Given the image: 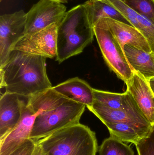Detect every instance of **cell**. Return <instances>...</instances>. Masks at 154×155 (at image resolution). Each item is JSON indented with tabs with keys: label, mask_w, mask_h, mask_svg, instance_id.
Listing matches in <instances>:
<instances>
[{
	"label": "cell",
	"mask_w": 154,
	"mask_h": 155,
	"mask_svg": "<svg viewBox=\"0 0 154 155\" xmlns=\"http://www.w3.org/2000/svg\"><path fill=\"white\" fill-rule=\"evenodd\" d=\"M27 105L37 115L30 138L35 142L79 124L86 106L48 88L28 98Z\"/></svg>",
	"instance_id": "cell-1"
},
{
	"label": "cell",
	"mask_w": 154,
	"mask_h": 155,
	"mask_svg": "<svg viewBox=\"0 0 154 155\" xmlns=\"http://www.w3.org/2000/svg\"><path fill=\"white\" fill-rule=\"evenodd\" d=\"M46 59L20 51H11L7 61L0 67L1 88L28 98L52 87L47 74Z\"/></svg>",
	"instance_id": "cell-2"
},
{
	"label": "cell",
	"mask_w": 154,
	"mask_h": 155,
	"mask_svg": "<svg viewBox=\"0 0 154 155\" xmlns=\"http://www.w3.org/2000/svg\"><path fill=\"white\" fill-rule=\"evenodd\" d=\"M94 36L93 27L89 20L84 4L67 11L57 25L56 61L61 63L80 54L92 42Z\"/></svg>",
	"instance_id": "cell-3"
},
{
	"label": "cell",
	"mask_w": 154,
	"mask_h": 155,
	"mask_svg": "<svg viewBox=\"0 0 154 155\" xmlns=\"http://www.w3.org/2000/svg\"><path fill=\"white\" fill-rule=\"evenodd\" d=\"M36 143L48 155H96L99 150L96 133L80 123L56 131Z\"/></svg>",
	"instance_id": "cell-4"
},
{
	"label": "cell",
	"mask_w": 154,
	"mask_h": 155,
	"mask_svg": "<svg viewBox=\"0 0 154 155\" xmlns=\"http://www.w3.org/2000/svg\"><path fill=\"white\" fill-rule=\"evenodd\" d=\"M93 30L107 65L126 84L133 76V71L123 48L102 19L94 25Z\"/></svg>",
	"instance_id": "cell-5"
},
{
	"label": "cell",
	"mask_w": 154,
	"mask_h": 155,
	"mask_svg": "<svg viewBox=\"0 0 154 155\" xmlns=\"http://www.w3.org/2000/svg\"><path fill=\"white\" fill-rule=\"evenodd\" d=\"M124 109H112L94 102L87 108L105 125L111 124L129 123L152 126L145 117L128 91L125 92Z\"/></svg>",
	"instance_id": "cell-6"
},
{
	"label": "cell",
	"mask_w": 154,
	"mask_h": 155,
	"mask_svg": "<svg viewBox=\"0 0 154 155\" xmlns=\"http://www.w3.org/2000/svg\"><path fill=\"white\" fill-rule=\"evenodd\" d=\"M57 25L54 23L36 32L24 35L11 47L14 50L53 59L57 56Z\"/></svg>",
	"instance_id": "cell-7"
},
{
	"label": "cell",
	"mask_w": 154,
	"mask_h": 155,
	"mask_svg": "<svg viewBox=\"0 0 154 155\" xmlns=\"http://www.w3.org/2000/svg\"><path fill=\"white\" fill-rule=\"evenodd\" d=\"M63 4L40 0L26 14L24 35L36 32L55 23L58 25L67 12Z\"/></svg>",
	"instance_id": "cell-8"
},
{
	"label": "cell",
	"mask_w": 154,
	"mask_h": 155,
	"mask_svg": "<svg viewBox=\"0 0 154 155\" xmlns=\"http://www.w3.org/2000/svg\"><path fill=\"white\" fill-rule=\"evenodd\" d=\"M26 14L20 10L0 16V67L8 60L11 46L24 35Z\"/></svg>",
	"instance_id": "cell-9"
},
{
	"label": "cell",
	"mask_w": 154,
	"mask_h": 155,
	"mask_svg": "<svg viewBox=\"0 0 154 155\" xmlns=\"http://www.w3.org/2000/svg\"><path fill=\"white\" fill-rule=\"evenodd\" d=\"M37 115L24 106L18 124L5 137L0 139V155H10L30 139Z\"/></svg>",
	"instance_id": "cell-10"
},
{
	"label": "cell",
	"mask_w": 154,
	"mask_h": 155,
	"mask_svg": "<svg viewBox=\"0 0 154 155\" xmlns=\"http://www.w3.org/2000/svg\"><path fill=\"white\" fill-rule=\"evenodd\" d=\"M133 74L126 83L128 91L147 121L154 126V93L149 82L138 72Z\"/></svg>",
	"instance_id": "cell-11"
},
{
	"label": "cell",
	"mask_w": 154,
	"mask_h": 155,
	"mask_svg": "<svg viewBox=\"0 0 154 155\" xmlns=\"http://www.w3.org/2000/svg\"><path fill=\"white\" fill-rule=\"evenodd\" d=\"M22 96L5 92L0 98V139L3 138L18 124L23 110L27 104Z\"/></svg>",
	"instance_id": "cell-12"
},
{
	"label": "cell",
	"mask_w": 154,
	"mask_h": 155,
	"mask_svg": "<svg viewBox=\"0 0 154 155\" xmlns=\"http://www.w3.org/2000/svg\"><path fill=\"white\" fill-rule=\"evenodd\" d=\"M102 19L123 49L129 45L146 52H152L145 37L133 25L111 18Z\"/></svg>",
	"instance_id": "cell-13"
},
{
	"label": "cell",
	"mask_w": 154,
	"mask_h": 155,
	"mask_svg": "<svg viewBox=\"0 0 154 155\" xmlns=\"http://www.w3.org/2000/svg\"><path fill=\"white\" fill-rule=\"evenodd\" d=\"M52 87L61 94L86 107L92 105L95 101L94 88L78 77L70 78Z\"/></svg>",
	"instance_id": "cell-14"
},
{
	"label": "cell",
	"mask_w": 154,
	"mask_h": 155,
	"mask_svg": "<svg viewBox=\"0 0 154 155\" xmlns=\"http://www.w3.org/2000/svg\"><path fill=\"white\" fill-rule=\"evenodd\" d=\"M116 8L130 25L139 31L147 40L154 52V24L146 17L129 8L121 0H104Z\"/></svg>",
	"instance_id": "cell-15"
},
{
	"label": "cell",
	"mask_w": 154,
	"mask_h": 155,
	"mask_svg": "<svg viewBox=\"0 0 154 155\" xmlns=\"http://www.w3.org/2000/svg\"><path fill=\"white\" fill-rule=\"evenodd\" d=\"M106 127L110 137L135 145L147 136L153 127L129 123L109 124Z\"/></svg>",
	"instance_id": "cell-16"
},
{
	"label": "cell",
	"mask_w": 154,
	"mask_h": 155,
	"mask_svg": "<svg viewBox=\"0 0 154 155\" xmlns=\"http://www.w3.org/2000/svg\"><path fill=\"white\" fill-rule=\"evenodd\" d=\"M126 57L132 70L141 74L147 81L154 77V52H146L129 45L124 46Z\"/></svg>",
	"instance_id": "cell-17"
},
{
	"label": "cell",
	"mask_w": 154,
	"mask_h": 155,
	"mask_svg": "<svg viewBox=\"0 0 154 155\" xmlns=\"http://www.w3.org/2000/svg\"><path fill=\"white\" fill-rule=\"evenodd\" d=\"M84 4L93 27L98 21L104 18H111L130 25L116 8L104 0H88Z\"/></svg>",
	"instance_id": "cell-18"
},
{
	"label": "cell",
	"mask_w": 154,
	"mask_h": 155,
	"mask_svg": "<svg viewBox=\"0 0 154 155\" xmlns=\"http://www.w3.org/2000/svg\"><path fill=\"white\" fill-rule=\"evenodd\" d=\"M98 152L99 155H134L129 146L110 136L103 141Z\"/></svg>",
	"instance_id": "cell-19"
},
{
	"label": "cell",
	"mask_w": 154,
	"mask_h": 155,
	"mask_svg": "<svg viewBox=\"0 0 154 155\" xmlns=\"http://www.w3.org/2000/svg\"><path fill=\"white\" fill-rule=\"evenodd\" d=\"M93 91L95 97L94 102L112 109H124L125 93L123 94L112 93L95 88Z\"/></svg>",
	"instance_id": "cell-20"
},
{
	"label": "cell",
	"mask_w": 154,
	"mask_h": 155,
	"mask_svg": "<svg viewBox=\"0 0 154 155\" xmlns=\"http://www.w3.org/2000/svg\"><path fill=\"white\" fill-rule=\"evenodd\" d=\"M126 5L143 15L154 24V0H121Z\"/></svg>",
	"instance_id": "cell-21"
},
{
	"label": "cell",
	"mask_w": 154,
	"mask_h": 155,
	"mask_svg": "<svg viewBox=\"0 0 154 155\" xmlns=\"http://www.w3.org/2000/svg\"><path fill=\"white\" fill-rule=\"evenodd\" d=\"M135 146L138 155H154V126L148 135Z\"/></svg>",
	"instance_id": "cell-22"
},
{
	"label": "cell",
	"mask_w": 154,
	"mask_h": 155,
	"mask_svg": "<svg viewBox=\"0 0 154 155\" xmlns=\"http://www.w3.org/2000/svg\"><path fill=\"white\" fill-rule=\"evenodd\" d=\"M36 146V142L30 138L10 155H33Z\"/></svg>",
	"instance_id": "cell-23"
},
{
	"label": "cell",
	"mask_w": 154,
	"mask_h": 155,
	"mask_svg": "<svg viewBox=\"0 0 154 155\" xmlns=\"http://www.w3.org/2000/svg\"><path fill=\"white\" fill-rule=\"evenodd\" d=\"M33 155H48L47 153L42 149V147L36 143V147Z\"/></svg>",
	"instance_id": "cell-24"
},
{
	"label": "cell",
	"mask_w": 154,
	"mask_h": 155,
	"mask_svg": "<svg viewBox=\"0 0 154 155\" xmlns=\"http://www.w3.org/2000/svg\"><path fill=\"white\" fill-rule=\"evenodd\" d=\"M148 82H149V84L154 93V77L151 78L149 81H148Z\"/></svg>",
	"instance_id": "cell-25"
}]
</instances>
